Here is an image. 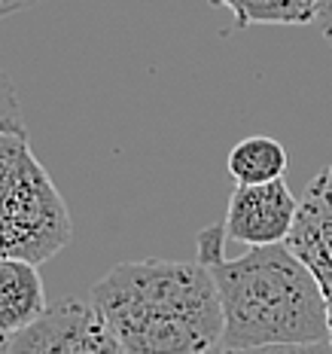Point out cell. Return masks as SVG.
I'll use <instances>...</instances> for the list:
<instances>
[{"label": "cell", "mask_w": 332, "mask_h": 354, "mask_svg": "<svg viewBox=\"0 0 332 354\" xmlns=\"http://www.w3.org/2000/svg\"><path fill=\"white\" fill-rule=\"evenodd\" d=\"M88 299L125 354H202L223 342V306L204 263H119Z\"/></svg>", "instance_id": "6da1fadb"}, {"label": "cell", "mask_w": 332, "mask_h": 354, "mask_svg": "<svg viewBox=\"0 0 332 354\" xmlns=\"http://www.w3.org/2000/svg\"><path fill=\"white\" fill-rule=\"evenodd\" d=\"M223 306V345L244 351L329 336V308L314 272L286 248L262 245L208 266Z\"/></svg>", "instance_id": "7a4b0ae2"}, {"label": "cell", "mask_w": 332, "mask_h": 354, "mask_svg": "<svg viewBox=\"0 0 332 354\" xmlns=\"http://www.w3.org/2000/svg\"><path fill=\"white\" fill-rule=\"evenodd\" d=\"M73 239L68 205L28 135L0 131V257L46 263Z\"/></svg>", "instance_id": "3957f363"}, {"label": "cell", "mask_w": 332, "mask_h": 354, "mask_svg": "<svg viewBox=\"0 0 332 354\" xmlns=\"http://www.w3.org/2000/svg\"><path fill=\"white\" fill-rule=\"evenodd\" d=\"M10 354H125L92 299H61L19 333L10 336Z\"/></svg>", "instance_id": "277c9868"}, {"label": "cell", "mask_w": 332, "mask_h": 354, "mask_svg": "<svg viewBox=\"0 0 332 354\" xmlns=\"http://www.w3.org/2000/svg\"><path fill=\"white\" fill-rule=\"evenodd\" d=\"M299 198L284 177L268 183H235L226 208V235L247 248L280 245L293 230Z\"/></svg>", "instance_id": "5b68a950"}, {"label": "cell", "mask_w": 332, "mask_h": 354, "mask_svg": "<svg viewBox=\"0 0 332 354\" xmlns=\"http://www.w3.org/2000/svg\"><path fill=\"white\" fill-rule=\"evenodd\" d=\"M286 248L314 272L323 297H332V165L320 168L299 198Z\"/></svg>", "instance_id": "8992f818"}, {"label": "cell", "mask_w": 332, "mask_h": 354, "mask_svg": "<svg viewBox=\"0 0 332 354\" xmlns=\"http://www.w3.org/2000/svg\"><path fill=\"white\" fill-rule=\"evenodd\" d=\"M46 287L37 263L19 257H0V330L19 333L46 312Z\"/></svg>", "instance_id": "52a82bcc"}, {"label": "cell", "mask_w": 332, "mask_h": 354, "mask_svg": "<svg viewBox=\"0 0 332 354\" xmlns=\"http://www.w3.org/2000/svg\"><path fill=\"white\" fill-rule=\"evenodd\" d=\"M228 174L235 183H268L286 174V150L275 138H247L228 153Z\"/></svg>", "instance_id": "ba28073f"}, {"label": "cell", "mask_w": 332, "mask_h": 354, "mask_svg": "<svg viewBox=\"0 0 332 354\" xmlns=\"http://www.w3.org/2000/svg\"><path fill=\"white\" fill-rule=\"evenodd\" d=\"M235 16V28L250 25H311L317 0H211Z\"/></svg>", "instance_id": "9c48e42d"}, {"label": "cell", "mask_w": 332, "mask_h": 354, "mask_svg": "<svg viewBox=\"0 0 332 354\" xmlns=\"http://www.w3.org/2000/svg\"><path fill=\"white\" fill-rule=\"evenodd\" d=\"M0 131H16V135H28L25 131V113H21L19 95L12 80L0 68Z\"/></svg>", "instance_id": "30bf717a"}, {"label": "cell", "mask_w": 332, "mask_h": 354, "mask_svg": "<svg viewBox=\"0 0 332 354\" xmlns=\"http://www.w3.org/2000/svg\"><path fill=\"white\" fill-rule=\"evenodd\" d=\"M235 354H332V339H314V342H277V345H256Z\"/></svg>", "instance_id": "8fae6325"}, {"label": "cell", "mask_w": 332, "mask_h": 354, "mask_svg": "<svg viewBox=\"0 0 332 354\" xmlns=\"http://www.w3.org/2000/svg\"><path fill=\"white\" fill-rule=\"evenodd\" d=\"M314 25L320 37L332 46V0H317V16H314Z\"/></svg>", "instance_id": "7c38bea8"}, {"label": "cell", "mask_w": 332, "mask_h": 354, "mask_svg": "<svg viewBox=\"0 0 332 354\" xmlns=\"http://www.w3.org/2000/svg\"><path fill=\"white\" fill-rule=\"evenodd\" d=\"M43 0H0V19L6 16H16V12H25V10H34L40 6Z\"/></svg>", "instance_id": "4fadbf2b"}, {"label": "cell", "mask_w": 332, "mask_h": 354, "mask_svg": "<svg viewBox=\"0 0 332 354\" xmlns=\"http://www.w3.org/2000/svg\"><path fill=\"white\" fill-rule=\"evenodd\" d=\"M0 354H10V333L0 330Z\"/></svg>", "instance_id": "5bb4252c"}, {"label": "cell", "mask_w": 332, "mask_h": 354, "mask_svg": "<svg viewBox=\"0 0 332 354\" xmlns=\"http://www.w3.org/2000/svg\"><path fill=\"white\" fill-rule=\"evenodd\" d=\"M202 354H235V351H228V348H226V345H223V342H219V345H213V348H208V351H202Z\"/></svg>", "instance_id": "9a60e30c"}, {"label": "cell", "mask_w": 332, "mask_h": 354, "mask_svg": "<svg viewBox=\"0 0 332 354\" xmlns=\"http://www.w3.org/2000/svg\"><path fill=\"white\" fill-rule=\"evenodd\" d=\"M326 308H329V339H332V297H326Z\"/></svg>", "instance_id": "2e32d148"}]
</instances>
